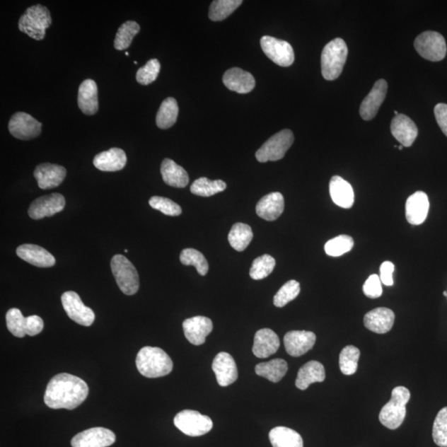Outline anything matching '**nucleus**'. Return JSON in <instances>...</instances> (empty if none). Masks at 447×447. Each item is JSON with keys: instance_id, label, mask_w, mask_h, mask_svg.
<instances>
[{"instance_id": "obj_1", "label": "nucleus", "mask_w": 447, "mask_h": 447, "mask_svg": "<svg viewBox=\"0 0 447 447\" xmlns=\"http://www.w3.org/2000/svg\"><path fill=\"white\" fill-rule=\"evenodd\" d=\"M89 395L87 383L70 373L57 375L48 383L45 395V402L52 410L65 408L75 410L86 400Z\"/></svg>"}, {"instance_id": "obj_2", "label": "nucleus", "mask_w": 447, "mask_h": 447, "mask_svg": "<svg viewBox=\"0 0 447 447\" xmlns=\"http://www.w3.org/2000/svg\"><path fill=\"white\" fill-rule=\"evenodd\" d=\"M136 366L143 376L154 378L169 375L173 363L168 354L158 347H145L136 357Z\"/></svg>"}, {"instance_id": "obj_3", "label": "nucleus", "mask_w": 447, "mask_h": 447, "mask_svg": "<svg viewBox=\"0 0 447 447\" xmlns=\"http://www.w3.org/2000/svg\"><path fill=\"white\" fill-rule=\"evenodd\" d=\"M411 393L407 388L398 386L393 388L391 400L383 407L380 414L382 425L388 429L400 427L406 417V405L410 400Z\"/></svg>"}, {"instance_id": "obj_4", "label": "nucleus", "mask_w": 447, "mask_h": 447, "mask_svg": "<svg viewBox=\"0 0 447 447\" xmlns=\"http://www.w3.org/2000/svg\"><path fill=\"white\" fill-rule=\"evenodd\" d=\"M348 56L347 43L342 38H335L323 48L322 73L324 79L334 81L341 76Z\"/></svg>"}, {"instance_id": "obj_5", "label": "nucleus", "mask_w": 447, "mask_h": 447, "mask_svg": "<svg viewBox=\"0 0 447 447\" xmlns=\"http://www.w3.org/2000/svg\"><path fill=\"white\" fill-rule=\"evenodd\" d=\"M50 11L42 4H37L27 8L19 18L18 28L28 37L37 41L45 40L46 30L51 26Z\"/></svg>"}, {"instance_id": "obj_6", "label": "nucleus", "mask_w": 447, "mask_h": 447, "mask_svg": "<svg viewBox=\"0 0 447 447\" xmlns=\"http://www.w3.org/2000/svg\"><path fill=\"white\" fill-rule=\"evenodd\" d=\"M110 266L120 289L129 296L137 293L139 289L138 272L127 257L115 255L112 257Z\"/></svg>"}, {"instance_id": "obj_7", "label": "nucleus", "mask_w": 447, "mask_h": 447, "mask_svg": "<svg viewBox=\"0 0 447 447\" xmlns=\"http://www.w3.org/2000/svg\"><path fill=\"white\" fill-rule=\"evenodd\" d=\"M294 141V135L290 129L281 130L266 141L256 152L255 157L260 163L279 161L284 158Z\"/></svg>"}, {"instance_id": "obj_8", "label": "nucleus", "mask_w": 447, "mask_h": 447, "mask_svg": "<svg viewBox=\"0 0 447 447\" xmlns=\"http://www.w3.org/2000/svg\"><path fill=\"white\" fill-rule=\"evenodd\" d=\"M174 425L189 436H200L212 429V420L193 410H183L174 417Z\"/></svg>"}, {"instance_id": "obj_9", "label": "nucleus", "mask_w": 447, "mask_h": 447, "mask_svg": "<svg viewBox=\"0 0 447 447\" xmlns=\"http://www.w3.org/2000/svg\"><path fill=\"white\" fill-rule=\"evenodd\" d=\"M414 47L420 56L431 62L443 60L446 55L445 38L439 33L426 31L417 36Z\"/></svg>"}, {"instance_id": "obj_10", "label": "nucleus", "mask_w": 447, "mask_h": 447, "mask_svg": "<svg viewBox=\"0 0 447 447\" xmlns=\"http://www.w3.org/2000/svg\"><path fill=\"white\" fill-rule=\"evenodd\" d=\"M260 45L265 54L275 64L284 67L293 65L295 59L294 51L288 42L264 36L261 38Z\"/></svg>"}, {"instance_id": "obj_11", "label": "nucleus", "mask_w": 447, "mask_h": 447, "mask_svg": "<svg viewBox=\"0 0 447 447\" xmlns=\"http://www.w3.org/2000/svg\"><path fill=\"white\" fill-rule=\"evenodd\" d=\"M62 303L68 317L77 324L90 327L93 324L95 315L90 308L86 307L75 291H66L62 296Z\"/></svg>"}, {"instance_id": "obj_12", "label": "nucleus", "mask_w": 447, "mask_h": 447, "mask_svg": "<svg viewBox=\"0 0 447 447\" xmlns=\"http://www.w3.org/2000/svg\"><path fill=\"white\" fill-rule=\"evenodd\" d=\"M42 123L25 112H17L8 123L9 132L14 138L29 140L38 137L42 132Z\"/></svg>"}, {"instance_id": "obj_13", "label": "nucleus", "mask_w": 447, "mask_h": 447, "mask_svg": "<svg viewBox=\"0 0 447 447\" xmlns=\"http://www.w3.org/2000/svg\"><path fill=\"white\" fill-rule=\"evenodd\" d=\"M115 440L113 431L104 427H93L76 434L71 444L72 447H108L113 445Z\"/></svg>"}, {"instance_id": "obj_14", "label": "nucleus", "mask_w": 447, "mask_h": 447, "mask_svg": "<svg viewBox=\"0 0 447 447\" xmlns=\"http://www.w3.org/2000/svg\"><path fill=\"white\" fill-rule=\"evenodd\" d=\"M66 205L64 197L59 193H52L36 199L29 207L28 215L33 220L50 217L63 211Z\"/></svg>"}, {"instance_id": "obj_15", "label": "nucleus", "mask_w": 447, "mask_h": 447, "mask_svg": "<svg viewBox=\"0 0 447 447\" xmlns=\"http://www.w3.org/2000/svg\"><path fill=\"white\" fill-rule=\"evenodd\" d=\"M315 339L317 337L312 332L291 330L284 337L286 351L291 356H302L313 348Z\"/></svg>"}, {"instance_id": "obj_16", "label": "nucleus", "mask_w": 447, "mask_h": 447, "mask_svg": "<svg viewBox=\"0 0 447 447\" xmlns=\"http://www.w3.org/2000/svg\"><path fill=\"white\" fill-rule=\"evenodd\" d=\"M387 91L388 83L385 80L381 79L376 82L359 108V115L364 120H371L376 117L380 107L385 100Z\"/></svg>"}, {"instance_id": "obj_17", "label": "nucleus", "mask_w": 447, "mask_h": 447, "mask_svg": "<svg viewBox=\"0 0 447 447\" xmlns=\"http://www.w3.org/2000/svg\"><path fill=\"white\" fill-rule=\"evenodd\" d=\"M212 369L219 385L227 387L238 378V369L234 358L229 353L221 352L214 359Z\"/></svg>"}, {"instance_id": "obj_18", "label": "nucleus", "mask_w": 447, "mask_h": 447, "mask_svg": "<svg viewBox=\"0 0 447 447\" xmlns=\"http://www.w3.org/2000/svg\"><path fill=\"white\" fill-rule=\"evenodd\" d=\"M182 327L187 341L194 346H201L212 332L213 323L210 318L199 315L185 320Z\"/></svg>"}, {"instance_id": "obj_19", "label": "nucleus", "mask_w": 447, "mask_h": 447, "mask_svg": "<svg viewBox=\"0 0 447 447\" xmlns=\"http://www.w3.org/2000/svg\"><path fill=\"white\" fill-rule=\"evenodd\" d=\"M66 175V170L60 165L42 163L38 165L34 171L38 187L43 190L55 188L63 182Z\"/></svg>"}, {"instance_id": "obj_20", "label": "nucleus", "mask_w": 447, "mask_h": 447, "mask_svg": "<svg viewBox=\"0 0 447 447\" xmlns=\"http://www.w3.org/2000/svg\"><path fill=\"white\" fill-rule=\"evenodd\" d=\"M430 203L429 197L424 192H417L407 198L406 218L408 223L419 226L426 221L429 215Z\"/></svg>"}, {"instance_id": "obj_21", "label": "nucleus", "mask_w": 447, "mask_h": 447, "mask_svg": "<svg viewBox=\"0 0 447 447\" xmlns=\"http://www.w3.org/2000/svg\"><path fill=\"white\" fill-rule=\"evenodd\" d=\"M391 133L403 147H410L419 134V129L410 117L400 114L392 120Z\"/></svg>"}, {"instance_id": "obj_22", "label": "nucleus", "mask_w": 447, "mask_h": 447, "mask_svg": "<svg viewBox=\"0 0 447 447\" xmlns=\"http://www.w3.org/2000/svg\"><path fill=\"white\" fill-rule=\"evenodd\" d=\"M223 83L228 89L239 94L250 93L255 86V77L251 73L234 67L228 70L223 76Z\"/></svg>"}, {"instance_id": "obj_23", "label": "nucleus", "mask_w": 447, "mask_h": 447, "mask_svg": "<svg viewBox=\"0 0 447 447\" xmlns=\"http://www.w3.org/2000/svg\"><path fill=\"white\" fill-rule=\"evenodd\" d=\"M395 320V315L391 309L378 308L364 315V324L373 332L385 334L392 329Z\"/></svg>"}, {"instance_id": "obj_24", "label": "nucleus", "mask_w": 447, "mask_h": 447, "mask_svg": "<svg viewBox=\"0 0 447 447\" xmlns=\"http://www.w3.org/2000/svg\"><path fill=\"white\" fill-rule=\"evenodd\" d=\"M17 255L27 263L40 267L50 268L56 264L54 256L43 248L31 244L21 245L18 248Z\"/></svg>"}, {"instance_id": "obj_25", "label": "nucleus", "mask_w": 447, "mask_h": 447, "mask_svg": "<svg viewBox=\"0 0 447 447\" xmlns=\"http://www.w3.org/2000/svg\"><path fill=\"white\" fill-rule=\"evenodd\" d=\"M279 347V338L274 330L261 329L255 334L252 353L257 358H268L278 352Z\"/></svg>"}, {"instance_id": "obj_26", "label": "nucleus", "mask_w": 447, "mask_h": 447, "mask_svg": "<svg viewBox=\"0 0 447 447\" xmlns=\"http://www.w3.org/2000/svg\"><path fill=\"white\" fill-rule=\"evenodd\" d=\"M284 211V198L279 192H272L260 199L256 206L257 215L265 221H274Z\"/></svg>"}, {"instance_id": "obj_27", "label": "nucleus", "mask_w": 447, "mask_h": 447, "mask_svg": "<svg viewBox=\"0 0 447 447\" xmlns=\"http://www.w3.org/2000/svg\"><path fill=\"white\" fill-rule=\"evenodd\" d=\"M127 163L124 150L113 148L97 154L94 158V166L103 172H116L122 170Z\"/></svg>"}, {"instance_id": "obj_28", "label": "nucleus", "mask_w": 447, "mask_h": 447, "mask_svg": "<svg viewBox=\"0 0 447 447\" xmlns=\"http://www.w3.org/2000/svg\"><path fill=\"white\" fill-rule=\"evenodd\" d=\"M79 106L82 113L93 115L99 110L98 88L93 80H85L79 86Z\"/></svg>"}, {"instance_id": "obj_29", "label": "nucleus", "mask_w": 447, "mask_h": 447, "mask_svg": "<svg viewBox=\"0 0 447 447\" xmlns=\"http://www.w3.org/2000/svg\"><path fill=\"white\" fill-rule=\"evenodd\" d=\"M330 194L332 201L339 207L352 208L354 202V194L352 185L339 176H334L330 182Z\"/></svg>"}, {"instance_id": "obj_30", "label": "nucleus", "mask_w": 447, "mask_h": 447, "mask_svg": "<svg viewBox=\"0 0 447 447\" xmlns=\"http://www.w3.org/2000/svg\"><path fill=\"white\" fill-rule=\"evenodd\" d=\"M325 378V372L323 364L312 361L301 367L295 385L300 390H306L312 383H322Z\"/></svg>"}, {"instance_id": "obj_31", "label": "nucleus", "mask_w": 447, "mask_h": 447, "mask_svg": "<svg viewBox=\"0 0 447 447\" xmlns=\"http://www.w3.org/2000/svg\"><path fill=\"white\" fill-rule=\"evenodd\" d=\"M161 174L165 183L177 188H183L189 182L188 174L182 167L173 160L165 158L161 165Z\"/></svg>"}, {"instance_id": "obj_32", "label": "nucleus", "mask_w": 447, "mask_h": 447, "mask_svg": "<svg viewBox=\"0 0 447 447\" xmlns=\"http://www.w3.org/2000/svg\"><path fill=\"white\" fill-rule=\"evenodd\" d=\"M269 440L274 447H303L302 436L289 427H274L269 432Z\"/></svg>"}, {"instance_id": "obj_33", "label": "nucleus", "mask_w": 447, "mask_h": 447, "mask_svg": "<svg viewBox=\"0 0 447 447\" xmlns=\"http://www.w3.org/2000/svg\"><path fill=\"white\" fill-rule=\"evenodd\" d=\"M288 369V363L284 359H274L269 362L257 364L255 373L271 382L278 383L285 376Z\"/></svg>"}, {"instance_id": "obj_34", "label": "nucleus", "mask_w": 447, "mask_h": 447, "mask_svg": "<svg viewBox=\"0 0 447 447\" xmlns=\"http://www.w3.org/2000/svg\"><path fill=\"white\" fill-rule=\"evenodd\" d=\"M178 105L173 97L165 99L158 111L156 124L159 129H167L177 122L178 116Z\"/></svg>"}, {"instance_id": "obj_35", "label": "nucleus", "mask_w": 447, "mask_h": 447, "mask_svg": "<svg viewBox=\"0 0 447 447\" xmlns=\"http://www.w3.org/2000/svg\"><path fill=\"white\" fill-rule=\"evenodd\" d=\"M252 231L249 225L244 223H236L232 226L228 236L230 245L237 251H244L252 240Z\"/></svg>"}, {"instance_id": "obj_36", "label": "nucleus", "mask_w": 447, "mask_h": 447, "mask_svg": "<svg viewBox=\"0 0 447 447\" xmlns=\"http://www.w3.org/2000/svg\"><path fill=\"white\" fill-rule=\"evenodd\" d=\"M226 183L221 180H212L201 178L196 180L191 186V192L194 195L208 197L216 195L226 190Z\"/></svg>"}, {"instance_id": "obj_37", "label": "nucleus", "mask_w": 447, "mask_h": 447, "mask_svg": "<svg viewBox=\"0 0 447 447\" xmlns=\"http://www.w3.org/2000/svg\"><path fill=\"white\" fill-rule=\"evenodd\" d=\"M140 31L139 23L134 21L125 22L120 27L116 33L114 47L116 50L123 51L127 50L132 43L134 37Z\"/></svg>"}, {"instance_id": "obj_38", "label": "nucleus", "mask_w": 447, "mask_h": 447, "mask_svg": "<svg viewBox=\"0 0 447 447\" xmlns=\"http://www.w3.org/2000/svg\"><path fill=\"white\" fill-rule=\"evenodd\" d=\"M242 3V0H215L210 7L209 18L212 21H222L235 12Z\"/></svg>"}, {"instance_id": "obj_39", "label": "nucleus", "mask_w": 447, "mask_h": 447, "mask_svg": "<svg viewBox=\"0 0 447 447\" xmlns=\"http://www.w3.org/2000/svg\"><path fill=\"white\" fill-rule=\"evenodd\" d=\"M359 356L361 352L356 347L347 346L342 349L339 354V364L344 376H352L357 371Z\"/></svg>"}, {"instance_id": "obj_40", "label": "nucleus", "mask_w": 447, "mask_h": 447, "mask_svg": "<svg viewBox=\"0 0 447 447\" xmlns=\"http://www.w3.org/2000/svg\"><path fill=\"white\" fill-rule=\"evenodd\" d=\"M180 261L183 265L194 266L198 274L205 276L208 273V262L200 251L194 249H185L180 255Z\"/></svg>"}, {"instance_id": "obj_41", "label": "nucleus", "mask_w": 447, "mask_h": 447, "mask_svg": "<svg viewBox=\"0 0 447 447\" xmlns=\"http://www.w3.org/2000/svg\"><path fill=\"white\" fill-rule=\"evenodd\" d=\"M275 265L276 261L273 257L262 255L252 262L250 275L255 280L264 279L274 271Z\"/></svg>"}, {"instance_id": "obj_42", "label": "nucleus", "mask_w": 447, "mask_h": 447, "mask_svg": "<svg viewBox=\"0 0 447 447\" xmlns=\"http://www.w3.org/2000/svg\"><path fill=\"white\" fill-rule=\"evenodd\" d=\"M354 247V240L349 236H339L327 241L325 245V251L332 257H339L351 251Z\"/></svg>"}, {"instance_id": "obj_43", "label": "nucleus", "mask_w": 447, "mask_h": 447, "mask_svg": "<svg viewBox=\"0 0 447 447\" xmlns=\"http://www.w3.org/2000/svg\"><path fill=\"white\" fill-rule=\"evenodd\" d=\"M26 318H24L21 310L12 308L8 310L6 314V324L9 332L14 337L23 338L26 335Z\"/></svg>"}, {"instance_id": "obj_44", "label": "nucleus", "mask_w": 447, "mask_h": 447, "mask_svg": "<svg viewBox=\"0 0 447 447\" xmlns=\"http://www.w3.org/2000/svg\"><path fill=\"white\" fill-rule=\"evenodd\" d=\"M300 284L298 281L290 280L286 283L276 294L274 298V304L277 308H284V306L296 298L300 294Z\"/></svg>"}, {"instance_id": "obj_45", "label": "nucleus", "mask_w": 447, "mask_h": 447, "mask_svg": "<svg viewBox=\"0 0 447 447\" xmlns=\"http://www.w3.org/2000/svg\"><path fill=\"white\" fill-rule=\"evenodd\" d=\"M432 437L437 446L447 447V407L442 408L436 417Z\"/></svg>"}, {"instance_id": "obj_46", "label": "nucleus", "mask_w": 447, "mask_h": 447, "mask_svg": "<svg viewBox=\"0 0 447 447\" xmlns=\"http://www.w3.org/2000/svg\"><path fill=\"white\" fill-rule=\"evenodd\" d=\"M160 69H161V65L158 59L149 60L136 73V80L141 85H150L157 80Z\"/></svg>"}, {"instance_id": "obj_47", "label": "nucleus", "mask_w": 447, "mask_h": 447, "mask_svg": "<svg viewBox=\"0 0 447 447\" xmlns=\"http://www.w3.org/2000/svg\"><path fill=\"white\" fill-rule=\"evenodd\" d=\"M149 205L169 216H178L182 214L181 207L166 197H153L149 200Z\"/></svg>"}, {"instance_id": "obj_48", "label": "nucleus", "mask_w": 447, "mask_h": 447, "mask_svg": "<svg viewBox=\"0 0 447 447\" xmlns=\"http://www.w3.org/2000/svg\"><path fill=\"white\" fill-rule=\"evenodd\" d=\"M364 295L369 298H378L383 294L382 281L380 276L372 274L368 277L363 286Z\"/></svg>"}, {"instance_id": "obj_49", "label": "nucleus", "mask_w": 447, "mask_h": 447, "mask_svg": "<svg viewBox=\"0 0 447 447\" xmlns=\"http://www.w3.org/2000/svg\"><path fill=\"white\" fill-rule=\"evenodd\" d=\"M43 328H45V323L38 315H33L26 318V335L34 337L41 333Z\"/></svg>"}, {"instance_id": "obj_50", "label": "nucleus", "mask_w": 447, "mask_h": 447, "mask_svg": "<svg viewBox=\"0 0 447 447\" xmlns=\"http://www.w3.org/2000/svg\"><path fill=\"white\" fill-rule=\"evenodd\" d=\"M434 113L437 124L447 137V105L444 103L436 105Z\"/></svg>"}, {"instance_id": "obj_51", "label": "nucleus", "mask_w": 447, "mask_h": 447, "mask_svg": "<svg viewBox=\"0 0 447 447\" xmlns=\"http://www.w3.org/2000/svg\"><path fill=\"white\" fill-rule=\"evenodd\" d=\"M395 266L390 261L383 262L381 266V280L385 286H393V274L395 272Z\"/></svg>"}, {"instance_id": "obj_52", "label": "nucleus", "mask_w": 447, "mask_h": 447, "mask_svg": "<svg viewBox=\"0 0 447 447\" xmlns=\"http://www.w3.org/2000/svg\"><path fill=\"white\" fill-rule=\"evenodd\" d=\"M402 148H403V146H402V145H400V147H398V149L402 150Z\"/></svg>"}, {"instance_id": "obj_53", "label": "nucleus", "mask_w": 447, "mask_h": 447, "mask_svg": "<svg viewBox=\"0 0 447 447\" xmlns=\"http://www.w3.org/2000/svg\"><path fill=\"white\" fill-rule=\"evenodd\" d=\"M395 114L396 115H400V113H398V112H397V110H395Z\"/></svg>"}, {"instance_id": "obj_54", "label": "nucleus", "mask_w": 447, "mask_h": 447, "mask_svg": "<svg viewBox=\"0 0 447 447\" xmlns=\"http://www.w3.org/2000/svg\"><path fill=\"white\" fill-rule=\"evenodd\" d=\"M125 55H126V56H129V53L128 52H125Z\"/></svg>"}, {"instance_id": "obj_55", "label": "nucleus", "mask_w": 447, "mask_h": 447, "mask_svg": "<svg viewBox=\"0 0 447 447\" xmlns=\"http://www.w3.org/2000/svg\"><path fill=\"white\" fill-rule=\"evenodd\" d=\"M443 295H444V296H447V291H444Z\"/></svg>"}]
</instances>
